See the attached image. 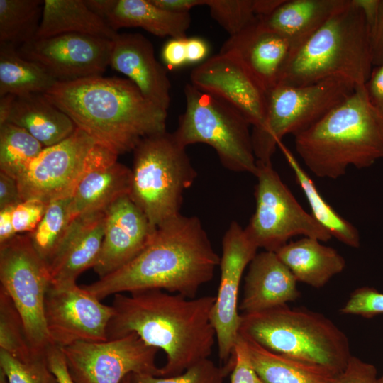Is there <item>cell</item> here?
Returning a JSON list of instances; mask_svg holds the SVG:
<instances>
[{
    "instance_id": "cell-42",
    "label": "cell",
    "mask_w": 383,
    "mask_h": 383,
    "mask_svg": "<svg viewBox=\"0 0 383 383\" xmlns=\"http://www.w3.org/2000/svg\"><path fill=\"white\" fill-rule=\"evenodd\" d=\"M233 358L231 383H265L252 367L245 341L240 335L235 345Z\"/></svg>"
},
{
    "instance_id": "cell-12",
    "label": "cell",
    "mask_w": 383,
    "mask_h": 383,
    "mask_svg": "<svg viewBox=\"0 0 383 383\" xmlns=\"http://www.w3.org/2000/svg\"><path fill=\"white\" fill-rule=\"evenodd\" d=\"M60 349L75 383H121L129 374L161 377L155 362L159 349L135 333L104 342H76Z\"/></svg>"
},
{
    "instance_id": "cell-7",
    "label": "cell",
    "mask_w": 383,
    "mask_h": 383,
    "mask_svg": "<svg viewBox=\"0 0 383 383\" xmlns=\"http://www.w3.org/2000/svg\"><path fill=\"white\" fill-rule=\"evenodd\" d=\"M133 152L129 196L156 229L180 214L197 172L186 148L167 131L143 138Z\"/></svg>"
},
{
    "instance_id": "cell-10",
    "label": "cell",
    "mask_w": 383,
    "mask_h": 383,
    "mask_svg": "<svg viewBox=\"0 0 383 383\" xmlns=\"http://www.w3.org/2000/svg\"><path fill=\"white\" fill-rule=\"evenodd\" d=\"M255 210L244 230L258 248L276 252L294 236L327 242L331 235L300 205L272 162L257 161Z\"/></svg>"
},
{
    "instance_id": "cell-34",
    "label": "cell",
    "mask_w": 383,
    "mask_h": 383,
    "mask_svg": "<svg viewBox=\"0 0 383 383\" xmlns=\"http://www.w3.org/2000/svg\"><path fill=\"white\" fill-rule=\"evenodd\" d=\"M43 149L23 128L11 123L0 124V172L17 180Z\"/></svg>"
},
{
    "instance_id": "cell-4",
    "label": "cell",
    "mask_w": 383,
    "mask_h": 383,
    "mask_svg": "<svg viewBox=\"0 0 383 383\" xmlns=\"http://www.w3.org/2000/svg\"><path fill=\"white\" fill-rule=\"evenodd\" d=\"M296 153L316 177L336 179L349 167L367 168L383 159V112L365 84L321 119L294 135Z\"/></svg>"
},
{
    "instance_id": "cell-37",
    "label": "cell",
    "mask_w": 383,
    "mask_h": 383,
    "mask_svg": "<svg viewBox=\"0 0 383 383\" xmlns=\"http://www.w3.org/2000/svg\"><path fill=\"white\" fill-rule=\"evenodd\" d=\"M233 369L229 364L219 367L206 358L177 376L160 377L145 374H131V380L132 383H223L224 378Z\"/></svg>"
},
{
    "instance_id": "cell-24",
    "label": "cell",
    "mask_w": 383,
    "mask_h": 383,
    "mask_svg": "<svg viewBox=\"0 0 383 383\" xmlns=\"http://www.w3.org/2000/svg\"><path fill=\"white\" fill-rule=\"evenodd\" d=\"M345 1L284 0L270 14L260 18L267 27L288 41L292 54L316 33Z\"/></svg>"
},
{
    "instance_id": "cell-38",
    "label": "cell",
    "mask_w": 383,
    "mask_h": 383,
    "mask_svg": "<svg viewBox=\"0 0 383 383\" xmlns=\"http://www.w3.org/2000/svg\"><path fill=\"white\" fill-rule=\"evenodd\" d=\"M0 368L9 383H58L48 367L46 355L24 362L0 350Z\"/></svg>"
},
{
    "instance_id": "cell-15",
    "label": "cell",
    "mask_w": 383,
    "mask_h": 383,
    "mask_svg": "<svg viewBox=\"0 0 383 383\" xmlns=\"http://www.w3.org/2000/svg\"><path fill=\"white\" fill-rule=\"evenodd\" d=\"M257 249L244 228L237 221H232L222 240L220 282L211 316L218 357L226 364L233 357L239 335L241 314L238 301L243 274Z\"/></svg>"
},
{
    "instance_id": "cell-32",
    "label": "cell",
    "mask_w": 383,
    "mask_h": 383,
    "mask_svg": "<svg viewBox=\"0 0 383 383\" xmlns=\"http://www.w3.org/2000/svg\"><path fill=\"white\" fill-rule=\"evenodd\" d=\"M44 0H0V43L17 49L36 38Z\"/></svg>"
},
{
    "instance_id": "cell-28",
    "label": "cell",
    "mask_w": 383,
    "mask_h": 383,
    "mask_svg": "<svg viewBox=\"0 0 383 383\" xmlns=\"http://www.w3.org/2000/svg\"><path fill=\"white\" fill-rule=\"evenodd\" d=\"M68 33L89 35L112 40L118 32L113 30L85 0H44L36 38Z\"/></svg>"
},
{
    "instance_id": "cell-2",
    "label": "cell",
    "mask_w": 383,
    "mask_h": 383,
    "mask_svg": "<svg viewBox=\"0 0 383 383\" xmlns=\"http://www.w3.org/2000/svg\"><path fill=\"white\" fill-rule=\"evenodd\" d=\"M220 263L201 221L181 213L157 227L141 252L118 270L82 286L99 300L161 289L195 298Z\"/></svg>"
},
{
    "instance_id": "cell-14",
    "label": "cell",
    "mask_w": 383,
    "mask_h": 383,
    "mask_svg": "<svg viewBox=\"0 0 383 383\" xmlns=\"http://www.w3.org/2000/svg\"><path fill=\"white\" fill-rule=\"evenodd\" d=\"M113 307L101 302L76 284L50 285L45 300V318L51 345L63 348L76 342L108 340L107 327Z\"/></svg>"
},
{
    "instance_id": "cell-1",
    "label": "cell",
    "mask_w": 383,
    "mask_h": 383,
    "mask_svg": "<svg viewBox=\"0 0 383 383\" xmlns=\"http://www.w3.org/2000/svg\"><path fill=\"white\" fill-rule=\"evenodd\" d=\"M114 295L108 340L135 333L147 345L162 350L161 377L179 375L209 358L216 340L211 323L216 296L187 298L161 289Z\"/></svg>"
},
{
    "instance_id": "cell-31",
    "label": "cell",
    "mask_w": 383,
    "mask_h": 383,
    "mask_svg": "<svg viewBox=\"0 0 383 383\" xmlns=\"http://www.w3.org/2000/svg\"><path fill=\"white\" fill-rule=\"evenodd\" d=\"M57 82L39 65L23 57L16 48L0 43V97L45 94Z\"/></svg>"
},
{
    "instance_id": "cell-36",
    "label": "cell",
    "mask_w": 383,
    "mask_h": 383,
    "mask_svg": "<svg viewBox=\"0 0 383 383\" xmlns=\"http://www.w3.org/2000/svg\"><path fill=\"white\" fill-rule=\"evenodd\" d=\"M205 6L230 36L240 32L258 17L255 0H206Z\"/></svg>"
},
{
    "instance_id": "cell-17",
    "label": "cell",
    "mask_w": 383,
    "mask_h": 383,
    "mask_svg": "<svg viewBox=\"0 0 383 383\" xmlns=\"http://www.w3.org/2000/svg\"><path fill=\"white\" fill-rule=\"evenodd\" d=\"M190 79L198 89L239 111L252 127L262 124L266 91L233 55L219 52L196 67Z\"/></svg>"
},
{
    "instance_id": "cell-50",
    "label": "cell",
    "mask_w": 383,
    "mask_h": 383,
    "mask_svg": "<svg viewBox=\"0 0 383 383\" xmlns=\"http://www.w3.org/2000/svg\"><path fill=\"white\" fill-rule=\"evenodd\" d=\"M13 207L0 209V245L16 235L12 222Z\"/></svg>"
},
{
    "instance_id": "cell-47",
    "label": "cell",
    "mask_w": 383,
    "mask_h": 383,
    "mask_svg": "<svg viewBox=\"0 0 383 383\" xmlns=\"http://www.w3.org/2000/svg\"><path fill=\"white\" fill-rule=\"evenodd\" d=\"M365 89L372 104L383 112V64L372 71Z\"/></svg>"
},
{
    "instance_id": "cell-20",
    "label": "cell",
    "mask_w": 383,
    "mask_h": 383,
    "mask_svg": "<svg viewBox=\"0 0 383 383\" xmlns=\"http://www.w3.org/2000/svg\"><path fill=\"white\" fill-rule=\"evenodd\" d=\"M220 52L235 56L267 92L278 83L291 47L257 17L240 32L229 36Z\"/></svg>"
},
{
    "instance_id": "cell-27",
    "label": "cell",
    "mask_w": 383,
    "mask_h": 383,
    "mask_svg": "<svg viewBox=\"0 0 383 383\" xmlns=\"http://www.w3.org/2000/svg\"><path fill=\"white\" fill-rule=\"evenodd\" d=\"M131 170L114 161L88 171L71 196V220L91 212L105 211L119 198L130 194Z\"/></svg>"
},
{
    "instance_id": "cell-25",
    "label": "cell",
    "mask_w": 383,
    "mask_h": 383,
    "mask_svg": "<svg viewBox=\"0 0 383 383\" xmlns=\"http://www.w3.org/2000/svg\"><path fill=\"white\" fill-rule=\"evenodd\" d=\"M4 123L23 128L44 148L60 143L77 128L74 122L43 94L14 96Z\"/></svg>"
},
{
    "instance_id": "cell-13",
    "label": "cell",
    "mask_w": 383,
    "mask_h": 383,
    "mask_svg": "<svg viewBox=\"0 0 383 383\" xmlns=\"http://www.w3.org/2000/svg\"><path fill=\"white\" fill-rule=\"evenodd\" d=\"M96 143L77 128L64 140L44 148L17 179L23 200L50 203L72 196L84 175L87 155Z\"/></svg>"
},
{
    "instance_id": "cell-26",
    "label": "cell",
    "mask_w": 383,
    "mask_h": 383,
    "mask_svg": "<svg viewBox=\"0 0 383 383\" xmlns=\"http://www.w3.org/2000/svg\"><path fill=\"white\" fill-rule=\"evenodd\" d=\"M275 252L297 282L314 288L325 286L346 266L345 258L335 249L310 237L287 243Z\"/></svg>"
},
{
    "instance_id": "cell-16",
    "label": "cell",
    "mask_w": 383,
    "mask_h": 383,
    "mask_svg": "<svg viewBox=\"0 0 383 383\" xmlns=\"http://www.w3.org/2000/svg\"><path fill=\"white\" fill-rule=\"evenodd\" d=\"M112 40L79 33L36 38L17 50L57 82L101 76L109 65Z\"/></svg>"
},
{
    "instance_id": "cell-46",
    "label": "cell",
    "mask_w": 383,
    "mask_h": 383,
    "mask_svg": "<svg viewBox=\"0 0 383 383\" xmlns=\"http://www.w3.org/2000/svg\"><path fill=\"white\" fill-rule=\"evenodd\" d=\"M23 201L17 180L0 172V209L15 206Z\"/></svg>"
},
{
    "instance_id": "cell-54",
    "label": "cell",
    "mask_w": 383,
    "mask_h": 383,
    "mask_svg": "<svg viewBox=\"0 0 383 383\" xmlns=\"http://www.w3.org/2000/svg\"><path fill=\"white\" fill-rule=\"evenodd\" d=\"M379 383H383V373L380 377L378 378Z\"/></svg>"
},
{
    "instance_id": "cell-5",
    "label": "cell",
    "mask_w": 383,
    "mask_h": 383,
    "mask_svg": "<svg viewBox=\"0 0 383 383\" xmlns=\"http://www.w3.org/2000/svg\"><path fill=\"white\" fill-rule=\"evenodd\" d=\"M372 66L370 28L365 14L354 0H346L289 55L277 84L303 86L340 77L356 87L362 86Z\"/></svg>"
},
{
    "instance_id": "cell-41",
    "label": "cell",
    "mask_w": 383,
    "mask_h": 383,
    "mask_svg": "<svg viewBox=\"0 0 383 383\" xmlns=\"http://www.w3.org/2000/svg\"><path fill=\"white\" fill-rule=\"evenodd\" d=\"M333 383H379L374 365L351 355L345 367L335 375Z\"/></svg>"
},
{
    "instance_id": "cell-19",
    "label": "cell",
    "mask_w": 383,
    "mask_h": 383,
    "mask_svg": "<svg viewBox=\"0 0 383 383\" xmlns=\"http://www.w3.org/2000/svg\"><path fill=\"white\" fill-rule=\"evenodd\" d=\"M109 66L125 75L149 101L168 110L171 84L167 68L156 59L152 43L143 35L118 33L112 40Z\"/></svg>"
},
{
    "instance_id": "cell-23",
    "label": "cell",
    "mask_w": 383,
    "mask_h": 383,
    "mask_svg": "<svg viewBox=\"0 0 383 383\" xmlns=\"http://www.w3.org/2000/svg\"><path fill=\"white\" fill-rule=\"evenodd\" d=\"M116 32L124 28H140L156 36L187 38L189 13L162 9L152 0H85Z\"/></svg>"
},
{
    "instance_id": "cell-3",
    "label": "cell",
    "mask_w": 383,
    "mask_h": 383,
    "mask_svg": "<svg viewBox=\"0 0 383 383\" xmlns=\"http://www.w3.org/2000/svg\"><path fill=\"white\" fill-rule=\"evenodd\" d=\"M43 95L77 128L117 155L166 131L167 111L145 97L127 78L95 76L57 82Z\"/></svg>"
},
{
    "instance_id": "cell-53",
    "label": "cell",
    "mask_w": 383,
    "mask_h": 383,
    "mask_svg": "<svg viewBox=\"0 0 383 383\" xmlns=\"http://www.w3.org/2000/svg\"><path fill=\"white\" fill-rule=\"evenodd\" d=\"M121 383H132L131 374H129L127 376H126L123 379V380L121 382Z\"/></svg>"
},
{
    "instance_id": "cell-52",
    "label": "cell",
    "mask_w": 383,
    "mask_h": 383,
    "mask_svg": "<svg viewBox=\"0 0 383 383\" xmlns=\"http://www.w3.org/2000/svg\"><path fill=\"white\" fill-rule=\"evenodd\" d=\"M0 383H9L4 372L0 368Z\"/></svg>"
},
{
    "instance_id": "cell-18",
    "label": "cell",
    "mask_w": 383,
    "mask_h": 383,
    "mask_svg": "<svg viewBox=\"0 0 383 383\" xmlns=\"http://www.w3.org/2000/svg\"><path fill=\"white\" fill-rule=\"evenodd\" d=\"M155 230L129 195L111 204L106 210L101 249L92 267L99 278L118 270L137 257Z\"/></svg>"
},
{
    "instance_id": "cell-8",
    "label": "cell",
    "mask_w": 383,
    "mask_h": 383,
    "mask_svg": "<svg viewBox=\"0 0 383 383\" xmlns=\"http://www.w3.org/2000/svg\"><path fill=\"white\" fill-rule=\"evenodd\" d=\"M351 81L333 77L303 86L277 84L266 92V106L262 124L251 131L257 161L271 162L282 139L306 130L356 88Z\"/></svg>"
},
{
    "instance_id": "cell-39",
    "label": "cell",
    "mask_w": 383,
    "mask_h": 383,
    "mask_svg": "<svg viewBox=\"0 0 383 383\" xmlns=\"http://www.w3.org/2000/svg\"><path fill=\"white\" fill-rule=\"evenodd\" d=\"M340 312L366 318L383 314V293L370 287L357 288L350 294Z\"/></svg>"
},
{
    "instance_id": "cell-6",
    "label": "cell",
    "mask_w": 383,
    "mask_h": 383,
    "mask_svg": "<svg viewBox=\"0 0 383 383\" xmlns=\"http://www.w3.org/2000/svg\"><path fill=\"white\" fill-rule=\"evenodd\" d=\"M239 334L270 351L323 366L336 375L352 355L347 335L331 319L287 304L242 313Z\"/></svg>"
},
{
    "instance_id": "cell-48",
    "label": "cell",
    "mask_w": 383,
    "mask_h": 383,
    "mask_svg": "<svg viewBox=\"0 0 383 383\" xmlns=\"http://www.w3.org/2000/svg\"><path fill=\"white\" fill-rule=\"evenodd\" d=\"M207 43L201 38H187V64L204 62L209 52Z\"/></svg>"
},
{
    "instance_id": "cell-22",
    "label": "cell",
    "mask_w": 383,
    "mask_h": 383,
    "mask_svg": "<svg viewBox=\"0 0 383 383\" xmlns=\"http://www.w3.org/2000/svg\"><path fill=\"white\" fill-rule=\"evenodd\" d=\"M297 281L275 252L257 253L245 277L243 313L267 311L294 301L300 296Z\"/></svg>"
},
{
    "instance_id": "cell-49",
    "label": "cell",
    "mask_w": 383,
    "mask_h": 383,
    "mask_svg": "<svg viewBox=\"0 0 383 383\" xmlns=\"http://www.w3.org/2000/svg\"><path fill=\"white\" fill-rule=\"evenodd\" d=\"M159 7L174 13H189L198 6L206 5V0H152Z\"/></svg>"
},
{
    "instance_id": "cell-43",
    "label": "cell",
    "mask_w": 383,
    "mask_h": 383,
    "mask_svg": "<svg viewBox=\"0 0 383 383\" xmlns=\"http://www.w3.org/2000/svg\"><path fill=\"white\" fill-rule=\"evenodd\" d=\"M187 38H170L164 45L161 54L166 68L174 70L187 64Z\"/></svg>"
},
{
    "instance_id": "cell-44",
    "label": "cell",
    "mask_w": 383,
    "mask_h": 383,
    "mask_svg": "<svg viewBox=\"0 0 383 383\" xmlns=\"http://www.w3.org/2000/svg\"><path fill=\"white\" fill-rule=\"evenodd\" d=\"M372 64L376 67L383 64V0H379L377 18L370 30Z\"/></svg>"
},
{
    "instance_id": "cell-51",
    "label": "cell",
    "mask_w": 383,
    "mask_h": 383,
    "mask_svg": "<svg viewBox=\"0 0 383 383\" xmlns=\"http://www.w3.org/2000/svg\"><path fill=\"white\" fill-rule=\"evenodd\" d=\"M365 14L370 30L377 18L379 0H354Z\"/></svg>"
},
{
    "instance_id": "cell-45",
    "label": "cell",
    "mask_w": 383,
    "mask_h": 383,
    "mask_svg": "<svg viewBox=\"0 0 383 383\" xmlns=\"http://www.w3.org/2000/svg\"><path fill=\"white\" fill-rule=\"evenodd\" d=\"M48 365L58 383H75L72 379L62 350L50 345L47 350Z\"/></svg>"
},
{
    "instance_id": "cell-30",
    "label": "cell",
    "mask_w": 383,
    "mask_h": 383,
    "mask_svg": "<svg viewBox=\"0 0 383 383\" xmlns=\"http://www.w3.org/2000/svg\"><path fill=\"white\" fill-rule=\"evenodd\" d=\"M278 147L282 152L301 189L311 211V216L328 233L343 244L358 248L360 235L357 228L342 217L324 199L315 183L302 168L292 152L281 142Z\"/></svg>"
},
{
    "instance_id": "cell-9",
    "label": "cell",
    "mask_w": 383,
    "mask_h": 383,
    "mask_svg": "<svg viewBox=\"0 0 383 383\" xmlns=\"http://www.w3.org/2000/svg\"><path fill=\"white\" fill-rule=\"evenodd\" d=\"M186 106L173 132L186 148L205 143L216 152L222 165L231 171L255 174L257 169L250 126L236 109L191 84L184 87Z\"/></svg>"
},
{
    "instance_id": "cell-11",
    "label": "cell",
    "mask_w": 383,
    "mask_h": 383,
    "mask_svg": "<svg viewBox=\"0 0 383 383\" xmlns=\"http://www.w3.org/2000/svg\"><path fill=\"white\" fill-rule=\"evenodd\" d=\"M0 282L22 318L34 354L46 355L51 345L45 318L50 277L47 264L26 234L0 245Z\"/></svg>"
},
{
    "instance_id": "cell-35",
    "label": "cell",
    "mask_w": 383,
    "mask_h": 383,
    "mask_svg": "<svg viewBox=\"0 0 383 383\" xmlns=\"http://www.w3.org/2000/svg\"><path fill=\"white\" fill-rule=\"evenodd\" d=\"M0 350L27 362L35 355L28 342L22 318L13 301L0 287ZM43 356V355H40Z\"/></svg>"
},
{
    "instance_id": "cell-33",
    "label": "cell",
    "mask_w": 383,
    "mask_h": 383,
    "mask_svg": "<svg viewBox=\"0 0 383 383\" xmlns=\"http://www.w3.org/2000/svg\"><path fill=\"white\" fill-rule=\"evenodd\" d=\"M70 200L71 196L50 201L36 228L26 233L48 266L60 250L72 221L69 213Z\"/></svg>"
},
{
    "instance_id": "cell-29",
    "label": "cell",
    "mask_w": 383,
    "mask_h": 383,
    "mask_svg": "<svg viewBox=\"0 0 383 383\" xmlns=\"http://www.w3.org/2000/svg\"><path fill=\"white\" fill-rule=\"evenodd\" d=\"M239 335L245 341L252 367L265 383H333L336 374L330 370L270 351Z\"/></svg>"
},
{
    "instance_id": "cell-21",
    "label": "cell",
    "mask_w": 383,
    "mask_h": 383,
    "mask_svg": "<svg viewBox=\"0 0 383 383\" xmlns=\"http://www.w3.org/2000/svg\"><path fill=\"white\" fill-rule=\"evenodd\" d=\"M106 210L80 215L71 222L60 250L48 266L51 285L76 284L82 272L94 267L102 246Z\"/></svg>"
},
{
    "instance_id": "cell-40",
    "label": "cell",
    "mask_w": 383,
    "mask_h": 383,
    "mask_svg": "<svg viewBox=\"0 0 383 383\" xmlns=\"http://www.w3.org/2000/svg\"><path fill=\"white\" fill-rule=\"evenodd\" d=\"M49 203L24 200L13 207L12 222L16 235L32 232L43 217Z\"/></svg>"
}]
</instances>
